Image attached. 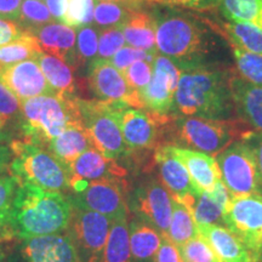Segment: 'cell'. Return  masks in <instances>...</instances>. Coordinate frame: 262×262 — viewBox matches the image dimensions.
I'll return each instance as SVG.
<instances>
[{
    "label": "cell",
    "mask_w": 262,
    "mask_h": 262,
    "mask_svg": "<svg viewBox=\"0 0 262 262\" xmlns=\"http://www.w3.org/2000/svg\"><path fill=\"white\" fill-rule=\"evenodd\" d=\"M125 44L119 27L103 28L98 32V60H111Z\"/></svg>",
    "instance_id": "cell-41"
},
{
    "label": "cell",
    "mask_w": 262,
    "mask_h": 262,
    "mask_svg": "<svg viewBox=\"0 0 262 262\" xmlns=\"http://www.w3.org/2000/svg\"><path fill=\"white\" fill-rule=\"evenodd\" d=\"M135 9V4L124 2H114V0H95L94 21L98 27H119L131 11Z\"/></svg>",
    "instance_id": "cell-34"
},
{
    "label": "cell",
    "mask_w": 262,
    "mask_h": 262,
    "mask_svg": "<svg viewBox=\"0 0 262 262\" xmlns=\"http://www.w3.org/2000/svg\"><path fill=\"white\" fill-rule=\"evenodd\" d=\"M54 21L55 19L51 12L49 11L48 6L41 0H24L22 2L18 22L27 32H34L35 29Z\"/></svg>",
    "instance_id": "cell-37"
},
{
    "label": "cell",
    "mask_w": 262,
    "mask_h": 262,
    "mask_svg": "<svg viewBox=\"0 0 262 262\" xmlns=\"http://www.w3.org/2000/svg\"><path fill=\"white\" fill-rule=\"evenodd\" d=\"M182 262H220L210 245L201 235L179 247Z\"/></svg>",
    "instance_id": "cell-40"
},
{
    "label": "cell",
    "mask_w": 262,
    "mask_h": 262,
    "mask_svg": "<svg viewBox=\"0 0 262 262\" xmlns=\"http://www.w3.org/2000/svg\"><path fill=\"white\" fill-rule=\"evenodd\" d=\"M225 226L256 256L262 247V192L232 198Z\"/></svg>",
    "instance_id": "cell-11"
},
{
    "label": "cell",
    "mask_w": 262,
    "mask_h": 262,
    "mask_svg": "<svg viewBox=\"0 0 262 262\" xmlns=\"http://www.w3.org/2000/svg\"><path fill=\"white\" fill-rule=\"evenodd\" d=\"M114 2H124V3H130V4H135L139 0H114Z\"/></svg>",
    "instance_id": "cell-54"
},
{
    "label": "cell",
    "mask_w": 262,
    "mask_h": 262,
    "mask_svg": "<svg viewBox=\"0 0 262 262\" xmlns=\"http://www.w3.org/2000/svg\"><path fill=\"white\" fill-rule=\"evenodd\" d=\"M21 255L24 262H80L68 233L26 238L22 242Z\"/></svg>",
    "instance_id": "cell-17"
},
{
    "label": "cell",
    "mask_w": 262,
    "mask_h": 262,
    "mask_svg": "<svg viewBox=\"0 0 262 262\" xmlns=\"http://www.w3.org/2000/svg\"><path fill=\"white\" fill-rule=\"evenodd\" d=\"M112 221L98 212L73 204L67 233L73 241L80 262H102Z\"/></svg>",
    "instance_id": "cell-9"
},
{
    "label": "cell",
    "mask_w": 262,
    "mask_h": 262,
    "mask_svg": "<svg viewBox=\"0 0 262 262\" xmlns=\"http://www.w3.org/2000/svg\"><path fill=\"white\" fill-rule=\"evenodd\" d=\"M155 262H182L179 248L165 235L162 239V244L156 255Z\"/></svg>",
    "instance_id": "cell-45"
},
{
    "label": "cell",
    "mask_w": 262,
    "mask_h": 262,
    "mask_svg": "<svg viewBox=\"0 0 262 262\" xmlns=\"http://www.w3.org/2000/svg\"><path fill=\"white\" fill-rule=\"evenodd\" d=\"M152 79L139 93L142 108L158 116H168L173 110V100L181 77V70L164 55H156L152 62Z\"/></svg>",
    "instance_id": "cell-12"
},
{
    "label": "cell",
    "mask_w": 262,
    "mask_h": 262,
    "mask_svg": "<svg viewBox=\"0 0 262 262\" xmlns=\"http://www.w3.org/2000/svg\"><path fill=\"white\" fill-rule=\"evenodd\" d=\"M32 34L37 38L42 51H47V54L61 58L72 67H77L78 58L77 49H75L77 33L73 28L63 24L51 22L35 29Z\"/></svg>",
    "instance_id": "cell-22"
},
{
    "label": "cell",
    "mask_w": 262,
    "mask_h": 262,
    "mask_svg": "<svg viewBox=\"0 0 262 262\" xmlns=\"http://www.w3.org/2000/svg\"><path fill=\"white\" fill-rule=\"evenodd\" d=\"M129 237L131 256L134 261L155 262L163 239L158 229L136 217L129 224Z\"/></svg>",
    "instance_id": "cell-27"
},
{
    "label": "cell",
    "mask_w": 262,
    "mask_h": 262,
    "mask_svg": "<svg viewBox=\"0 0 262 262\" xmlns=\"http://www.w3.org/2000/svg\"><path fill=\"white\" fill-rule=\"evenodd\" d=\"M40 66L42 73L50 84L52 90L58 96L75 97L74 93L77 91V81H75L73 67L61 58L52 56L50 54H39L35 58Z\"/></svg>",
    "instance_id": "cell-28"
},
{
    "label": "cell",
    "mask_w": 262,
    "mask_h": 262,
    "mask_svg": "<svg viewBox=\"0 0 262 262\" xmlns=\"http://www.w3.org/2000/svg\"><path fill=\"white\" fill-rule=\"evenodd\" d=\"M231 202L232 195L222 180L216 183L211 191L189 195L181 201L192 211L196 226H225V216Z\"/></svg>",
    "instance_id": "cell-19"
},
{
    "label": "cell",
    "mask_w": 262,
    "mask_h": 262,
    "mask_svg": "<svg viewBox=\"0 0 262 262\" xmlns=\"http://www.w3.org/2000/svg\"><path fill=\"white\" fill-rule=\"evenodd\" d=\"M173 198L158 180H150L135 192L134 209L137 217L158 229L160 234H168L171 220Z\"/></svg>",
    "instance_id": "cell-15"
},
{
    "label": "cell",
    "mask_w": 262,
    "mask_h": 262,
    "mask_svg": "<svg viewBox=\"0 0 262 262\" xmlns=\"http://www.w3.org/2000/svg\"><path fill=\"white\" fill-rule=\"evenodd\" d=\"M172 150L185 164L199 193L211 191L221 180L220 168L212 156L175 145H172Z\"/></svg>",
    "instance_id": "cell-24"
},
{
    "label": "cell",
    "mask_w": 262,
    "mask_h": 262,
    "mask_svg": "<svg viewBox=\"0 0 262 262\" xmlns=\"http://www.w3.org/2000/svg\"><path fill=\"white\" fill-rule=\"evenodd\" d=\"M231 75L212 67L182 72L173 108L185 117L233 119L235 108L229 88Z\"/></svg>",
    "instance_id": "cell-3"
},
{
    "label": "cell",
    "mask_w": 262,
    "mask_h": 262,
    "mask_svg": "<svg viewBox=\"0 0 262 262\" xmlns=\"http://www.w3.org/2000/svg\"><path fill=\"white\" fill-rule=\"evenodd\" d=\"M155 56L156 55L150 54L148 51L141 50V49L130 47L129 45V47H123L119 51H117L116 54H114V56L108 61H110L117 70H119L122 73H124L134 62L140 60L153 62Z\"/></svg>",
    "instance_id": "cell-44"
},
{
    "label": "cell",
    "mask_w": 262,
    "mask_h": 262,
    "mask_svg": "<svg viewBox=\"0 0 262 262\" xmlns=\"http://www.w3.org/2000/svg\"><path fill=\"white\" fill-rule=\"evenodd\" d=\"M71 173V189L80 188L85 183L102 179H120L125 170L103 156L100 150L91 147L68 165Z\"/></svg>",
    "instance_id": "cell-18"
},
{
    "label": "cell",
    "mask_w": 262,
    "mask_h": 262,
    "mask_svg": "<svg viewBox=\"0 0 262 262\" xmlns=\"http://www.w3.org/2000/svg\"><path fill=\"white\" fill-rule=\"evenodd\" d=\"M152 62L140 60L134 62L123 74L131 89L136 93H140L149 84L150 79H152Z\"/></svg>",
    "instance_id": "cell-43"
},
{
    "label": "cell",
    "mask_w": 262,
    "mask_h": 262,
    "mask_svg": "<svg viewBox=\"0 0 262 262\" xmlns=\"http://www.w3.org/2000/svg\"><path fill=\"white\" fill-rule=\"evenodd\" d=\"M255 261H256V262H262V247L260 248V250L257 251L256 256H255Z\"/></svg>",
    "instance_id": "cell-53"
},
{
    "label": "cell",
    "mask_w": 262,
    "mask_h": 262,
    "mask_svg": "<svg viewBox=\"0 0 262 262\" xmlns=\"http://www.w3.org/2000/svg\"><path fill=\"white\" fill-rule=\"evenodd\" d=\"M114 103L77 98L80 122L94 147L107 158L117 160L129 153L122 130L114 116Z\"/></svg>",
    "instance_id": "cell-7"
},
{
    "label": "cell",
    "mask_w": 262,
    "mask_h": 262,
    "mask_svg": "<svg viewBox=\"0 0 262 262\" xmlns=\"http://www.w3.org/2000/svg\"><path fill=\"white\" fill-rule=\"evenodd\" d=\"M222 35L231 45L262 55V28L258 26L248 22L228 21L224 24Z\"/></svg>",
    "instance_id": "cell-30"
},
{
    "label": "cell",
    "mask_w": 262,
    "mask_h": 262,
    "mask_svg": "<svg viewBox=\"0 0 262 262\" xmlns=\"http://www.w3.org/2000/svg\"><path fill=\"white\" fill-rule=\"evenodd\" d=\"M73 203L63 193L18 183L11 210V231L21 239L63 233L70 227Z\"/></svg>",
    "instance_id": "cell-1"
},
{
    "label": "cell",
    "mask_w": 262,
    "mask_h": 262,
    "mask_svg": "<svg viewBox=\"0 0 262 262\" xmlns=\"http://www.w3.org/2000/svg\"><path fill=\"white\" fill-rule=\"evenodd\" d=\"M250 262H256V261H255V260H253V261H250Z\"/></svg>",
    "instance_id": "cell-57"
},
{
    "label": "cell",
    "mask_w": 262,
    "mask_h": 262,
    "mask_svg": "<svg viewBox=\"0 0 262 262\" xmlns=\"http://www.w3.org/2000/svg\"><path fill=\"white\" fill-rule=\"evenodd\" d=\"M77 58L78 66L94 62L98 52V31L91 26L77 29Z\"/></svg>",
    "instance_id": "cell-39"
},
{
    "label": "cell",
    "mask_w": 262,
    "mask_h": 262,
    "mask_svg": "<svg viewBox=\"0 0 262 262\" xmlns=\"http://www.w3.org/2000/svg\"><path fill=\"white\" fill-rule=\"evenodd\" d=\"M234 55L235 68L242 79L262 86V55L249 52L231 45Z\"/></svg>",
    "instance_id": "cell-36"
},
{
    "label": "cell",
    "mask_w": 262,
    "mask_h": 262,
    "mask_svg": "<svg viewBox=\"0 0 262 262\" xmlns=\"http://www.w3.org/2000/svg\"><path fill=\"white\" fill-rule=\"evenodd\" d=\"M163 4L171 6H181L193 10H210L220 5V0H160Z\"/></svg>",
    "instance_id": "cell-47"
},
{
    "label": "cell",
    "mask_w": 262,
    "mask_h": 262,
    "mask_svg": "<svg viewBox=\"0 0 262 262\" xmlns=\"http://www.w3.org/2000/svg\"><path fill=\"white\" fill-rule=\"evenodd\" d=\"M0 137H2V131H0Z\"/></svg>",
    "instance_id": "cell-55"
},
{
    "label": "cell",
    "mask_w": 262,
    "mask_h": 262,
    "mask_svg": "<svg viewBox=\"0 0 262 262\" xmlns=\"http://www.w3.org/2000/svg\"><path fill=\"white\" fill-rule=\"evenodd\" d=\"M0 79L19 101L42 95H56L48 83L37 60H26L6 68L0 73Z\"/></svg>",
    "instance_id": "cell-16"
},
{
    "label": "cell",
    "mask_w": 262,
    "mask_h": 262,
    "mask_svg": "<svg viewBox=\"0 0 262 262\" xmlns=\"http://www.w3.org/2000/svg\"><path fill=\"white\" fill-rule=\"evenodd\" d=\"M156 163L159 169L162 183L176 201L198 194L185 164L173 153L172 145H163L156 150Z\"/></svg>",
    "instance_id": "cell-20"
},
{
    "label": "cell",
    "mask_w": 262,
    "mask_h": 262,
    "mask_svg": "<svg viewBox=\"0 0 262 262\" xmlns=\"http://www.w3.org/2000/svg\"><path fill=\"white\" fill-rule=\"evenodd\" d=\"M114 116L119 123L127 148L149 149L157 146L160 129L169 122V116L145 112L142 108L114 103Z\"/></svg>",
    "instance_id": "cell-10"
},
{
    "label": "cell",
    "mask_w": 262,
    "mask_h": 262,
    "mask_svg": "<svg viewBox=\"0 0 262 262\" xmlns=\"http://www.w3.org/2000/svg\"><path fill=\"white\" fill-rule=\"evenodd\" d=\"M42 50L37 38L26 31L18 40L0 47V73L6 68L26 60H35Z\"/></svg>",
    "instance_id": "cell-29"
},
{
    "label": "cell",
    "mask_w": 262,
    "mask_h": 262,
    "mask_svg": "<svg viewBox=\"0 0 262 262\" xmlns=\"http://www.w3.org/2000/svg\"><path fill=\"white\" fill-rule=\"evenodd\" d=\"M249 141L251 147L254 149L255 158H256V164H257V170H258V178H260L261 187H262V135H254L250 137V139L247 140Z\"/></svg>",
    "instance_id": "cell-49"
},
{
    "label": "cell",
    "mask_w": 262,
    "mask_h": 262,
    "mask_svg": "<svg viewBox=\"0 0 262 262\" xmlns=\"http://www.w3.org/2000/svg\"><path fill=\"white\" fill-rule=\"evenodd\" d=\"M95 0H64L62 24L71 28L89 26L94 21Z\"/></svg>",
    "instance_id": "cell-38"
},
{
    "label": "cell",
    "mask_w": 262,
    "mask_h": 262,
    "mask_svg": "<svg viewBox=\"0 0 262 262\" xmlns=\"http://www.w3.org/2000/svg\"><path fill=\"white\" fill-rule=\"evenodd\" d=\"M219 6L228 21L248 22L262 28V0H220Z\"/></svg>",
    "instance_id": "cell-33"
},
{
    "label": "cell",
    "mask_w": 262,
    "mask_h": 262,
    "mask_svg": "<svg viewBox=\"0 0 262 262\" xmlns=\"http://www.w3.org/2000/svg\"><path fill=\"white\" fill-rule=\"evenodd\" d=\"M102 262H133L127 220L112 222L103 250Z\"/></svg>",
    "instance_id": "cell-32"
},
{
    "label": "cell",
    "mask_w": 262,
    "mask_h": 262,
    "mask_svg": "<svg viewBox=\"0 0 262 262\" xmlns=\"http://www.w3.org/2000/svg\"><path fill=\"white\" fill-rule=\"evenodd\" d=\"M198 235V227L192 211L181 202L173 199L171 220L165 237L179 248Z\"/></svg>",
    "instance_id": "cell-31"
},
{
    "label": "cell",
    "mask_w": 262,
    "mask_h": 262,
    "mask_svg": "<svg viewBox=\"0 0 262 262\" xmlns=\"http://www.w3.org/2000/svg\"><path fill=\"white\" fill-rule=\"evenodd\" d=\"M119 28L130 47L157 55L156 22L152 16L147 12L134 9L126 21L119 26Z\"/></svg>",
    "instance_id": "cell-26"
},
{
    "label": "cell",
    "mask_w": 262,
    "mask_h": 262,
    "mask_svg": "<svg viewBox=\"0 0 262 262\" xmlns=\"http://www.w3.org/2000/svg\"><path fill=\"white\" fill-rule=\"evenodd\" d=\"M75 202L79 208L98 212L111 221L127 220V204L119 179H102L85 183L75 189Z\"/></svg>",
    "instance_id": "cell-13"
},
{
    "label": "cell",
    "mask_w": 262,
    "mask_h": 262,
    "mask_svg": "<svg viewBox=\"0 0 262 262\" xmlns=\"http://www.w3.org/2000/svg\"><path fill=\"white\" fill-rule=\"evenodd\" d=\"M12 159L11 147H8L0 143V173H3L10 165Z\"/></svg>",
    "instance_id": "cell-51"
},
{
    "label": "cell",
    "mask_w": 262,
    "mask_h": 262,
    "mask_svg": "<svg viewBox=\"0 0 262 262\" xmlns=\"http://www.w3.org/2000/svg\"><path fill=\"white\" fill-rule=\"evenodd\" d=\"M45 4H47L54 19L62 22L64 12V0H45Z\"/></svg>",
    "instance_id": "cell-50"
},
{
    "label": "cell",
    "mask_w": 262,
    "mask_h": 262,
    "mask_svg": "<svg viewBox=\"0 0 262 262\" xmlns=\"http://www.w3.org/2000/svg\"><path fill=\"white\" fill-rule=\"evenodd\" d=\"M89 83L95 95L101 101L142 108L139 93L131 89L124 74L108 60L97 58L91 62Z\"/></svg>",
    "instance_id": "cell-14"
},
{
    "label": "cell",
    "mask_w": 262,
    "mask_h": 262,
    "mask_svg": "<svg viewBox=\"0 0 262 262\" xmlns=\"http://www.w3.org/2000/svg\"><path fill=\"white\" fill-rule=\"evenodd\" d=\"M22 130L27 140L48 145L67 125L80 119L77 97L42 95L21 101Z\"/></svg>",
    "instance_id": "cell-5"
},
{
    "label": "cell",
    "mask_w": 262,
    "mask_h": 262,
    "mask_svg": "<svg viewBox=\"0 0 262 262\" xmlns=\"http://www.w3.org/2000/svg\"><path fill=\"white\" fill-rule=\"evenodd\" d=\"M18 182L12 175L0 173V239L9 241L14 237L11 231L12 202Z\"/></svg>",
    "instance_id": "cell-35"
},
{
    "label": "cell",
    "mask_w": 262,
    "mask_h": 262,
    "mask_svg": "<svg viewBox=\"0 0 262 262\" xmlns=\"http://www.w3.org/2000/svg\"><path fill=\"white\" fill-rule=\"evenodd\" d=\"M176 135L185 148L209 156H219L237 141H247L254 131L242 119H209L180 117L175 123Z\"/></svg>",
    "instance_id": "cell-6"
},
{
    "label": "cell",
    "mask_w": 262,
    "mask_h": 262,
    "mask_svg": "<svg viewBox=\"0 0 262 262\" xmlns=\"http://www.w3.org/2000/svg\"><path fill=\"white\" fill-rule=\"evenodd\" d=\"M221 180L232 198L262 192L256 158L249 141H237L216 157Z\"/></svg>",
    "instance_id": "cell-8"
},
{
    "label": "cell",
    "mask_w": 262,
    "mask_h": 262,
    "mask_svg": "<svg viewBox=\"0 0 262 262\" xmlns=\"http://www.w3.org/2000/svg\"><path fill=\"white\" fill-rule=\"evenodd\" d=\"M24 0H0V17L17 24Z\"/></svg>",
    "instance_id": "cell-48"
},
{
    "label": "cell",
    "mask_w": 262,
    "mask_h": 262,
    "mask_svg": "<svg viewBox=\"0 0 262 262\" xmlns=\"http://www.w3.org/2000/svg\"><path fill=\"white\" fill-rule=\"evenodd\" d=\"M198 234L210 245L220 262H250L254 255L227 227L220 225L196 226Z\"/></svg>",
    "instance_id": "cell-23"
},
{
    "label": "cell",
    "mask_w": 262,
    "mask_h": 262,
    "mask_svg": "<svg viewBox=\"0 0 262 262\" xmlns=\"http://www.w3.org/2000/svg\"><path fill=\"white\" fill-rule=\"evenodd\" d=\"M229 88L239 119L262 135V86L231 75Z\"/></svg>",
    "instance_id": "cell-21"
},
{
    "label": "cell",
    "mask_w": 262,
    "mask_h": 262,
    "mask_svg": "<svg viewBox=\"0 0 262 262\" xmlns=\"http://www.w3.org/2000/svg\"><path fill=\"white\" fill-rule=\"evenodd\" d=\"M155 2H160V0H155Z\"/></svg>",
    "instance_id": "cell-56"
},
{
    "label": "cell",
    "mask_w": 262,
    "mask_h": 262,
    "mask_svg": "<svg viewBox=\"0 0 262 262\" xmlns=\"http://www.w3.org/2000/svg\"><path fill=\"white\" fill-rule=\"evenodd\" d=\"M10 147V172L18 183L50 192L64 193L71 189L70 169L50 150L29 140L14 141Z\"/></svg>",
    "instance_id": "cell-4"
},
{
    "label": "cell",
    "mask_w": 262,
    "mask_h": 262,
    "mask_svg": "<svg viewBox=\"0 0 262 262\" xmlns=\"http://www.w3.org/2000/svg\"><path fill=\"white\" fill-rule=\"evenodd\" d=\"M25 33L26 31H21L16 22L0 17V47L18 40Z\"/></svg>",
    "instance_id": "cell-46"
},
{
    "label": "cell",
    "mask_w": 262,
    "mask_h": 262,
    "mask_svg": "<svg viewBox=\"0 0 262 262\" xmlns=\"http://www.w3.org/2000/svg\"><path fill=\"white\" fill-rule=\"evenodd\" d=\"M49 149L62 163L70 165L85 150L94 147L80 119L70 123L60 135L48 143Z\"/></svg>",
    "instance_id": "cell-25"
},
{
    "label": "cell",
    "mask_w": 262,
    "mask_h": 262,
    "mask_svg": "<svg viewBox=\"0 0 262 262\" xmlns=\"http://www.w3.org/2000/svg\"><path fill=\"white\" fill-rule=\"evenodd\" d=\"M21 116V101L0 79V131Z\"/></svg>",
    "instance_id": "cell-42"
},
{
    "label": "cell",
    "mask_w": 262,
    "mask_h": 262,
    "mask_svg": "<svg viewBox=\"0 0 262 262\" xmlns=\"http://www.w3.org/2000/svg\"><path fill=\"white\" fill-rule=\"evenodd\" d=\"M4 242H8V241H4V239H0V262H6L5 261L4 249L2 248V243H4Z\"/></svg>",
    "instance_id": "cell-52"
},
{
    "label": "cell",
    "mask_w": 262,
    "mask_h": 262,
    "mask_svg": "<svg viewBox=\"0 0 262 262\" xmlns=\"http://www.w3.org/2000/svg\"><path fill=\"white\" fill-rule=\"evenodd\" d=\"M155 22L157 51L160 55L175 62L181 72L209 67L214 41L199 19L169 10L155 17Z\"/></svg>",
    "instance_id": "cell-2"
}]
</instances>
